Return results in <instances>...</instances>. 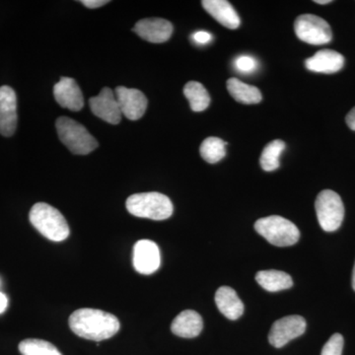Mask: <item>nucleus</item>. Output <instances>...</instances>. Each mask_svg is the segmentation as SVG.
Masks as SVG:
<instances>
[{"label":"nucleus","mask_w":355,"mask_h":355,"mask_svg":"<svg viewBox=\"0 0 355 355\" xmlns=\"http://www.w3.org/2000/svg\"><path fill=\"white\" fill-rule=\"evenodd\" d=\"M69 327L76 335L89 340H108L120 331V321L111 313L83 308L72 313Z\"/></svg>","instance_id":"obj_1"},{"label":"nucleus","mask_w":355,"mask_h":355,"mask_svg":"<svg viewBox=\"0 0 355 355\" xmlns=\"http://www.w3.org/2000/svg\"><path fill=\"white\" fill-rule=\"evenodd\" d=\"M30 222L46 239L62 242L69 236V227L64 216L48 203L38 202L32 207Z\"/></svg>","instance_id":"obj_2"},{"label":"nucleus","mask_w":355,"mask_h":355,"mask_svg":"<svg viewBox=\"0 0 355 355\" xmlns=\"http://www.w3.org/2000/svg\"><path fill=\"white\" fill-rule=\"evenodd\" d=\"M125 205L128 211L133 216L153 220H165L174 211L171 200L167 196L155 191L130 196Z\"/></svg>","instance_id":"obj_3"},{"label":"nucleus","mask_w":355,"mask_h":355,"mask_svg":"<svg viewBox=\"0 0 355 355\" xmlns=\"http://www.w3.org/2000/svg\"><path fill=\"white\" fill-rule=\"evenodd\" d=\"M58 137L72 153L87 155L98 147L97 140L81 123L67 116H60L55 123Z\"/></svg>","instance_id":"obj_4"},{"label":"nucleus","mask_w":355,"mask_h":355,"mask_svg":"<svg viewBox=\"0 0 355 355\" xmlns=\"http://www.w3.org/2000/svg\"><path fill=\"white\" fill-rule=\"evenodd\" d=\"M254 229L266 241L277 247H288L296 244L300 231L295 224L279 216L263 217L254 223Z\"/></svg>","instance_id":"obj_5"},{"label":"nucleus","mask_w":355,"mask_h":355,"mask_svg":"<svg viewBox=\"0 0 355 355\" xmlns=\"http://www.w3.org/2000/svg\"><path fill=\"white\" fill-rule=\"evenodd\" d=\"M320 226L326 232H334L340 227L345 217L342 198L336 191H322L315 202Z\"/></svg>","instance_id":"obj_6"},{"label":"nucleus","mask_w":355,"mask_h":355,"mask_svg":"<svg viewBox=\"0 0 355 355\" xmlns=\"http://www.w3.org/2000/svg\"><path fill=\"white\" fill-rule=\"evenodd\" d=\"M296 36L304 43L321 46L333 40L331 26L323 18L313 14H303L294 23Z\"/></svg>","instance_id":"obj_7"},{"label":"nucleus","mask_w":355,"mask_h":355,"mask_svg":"<svg viewBox=\"0 0 355 355\" xmlns=\"http://www.w3.org/2000/svg\"><path fill=\"white\" fill-rule=\"evenodd\" d=\"M306 321L304 318L293 315L277 320L273 323L268 335V342L272 347L280 349L291 340L305 333Z\"/></svg>","instance_id":"obj_8"},{"label":"nucleus","mask_w":355,"mask_h":355,"mask_svg":"<svg viewBox=\"0 0 355 355\" xmlns=\"http://www.w3.org/2000/svg\"><path fill=\"white\" fill-rule=\"evenodd\" d=\"M121 114L130 121H137L144 116L147 109V98L141 91L119 86L114 91Z\"/></svg>","instance_id":"obj_9"},{"label":"nucleus","mask_w":355,"mask_h":355,"mask_svg":"<svg viewBox=\"0 0 355 355\" xmlns=\"http://www.w3.org/2000/svg\"><path fill=\"white\" fill-rule=\"evenodd\" d=\"M132 263L141 275H153L160 268V251L155 242L139 240L133 247Z\"/></svg>","instance_id":"obj_10"},{"label":"nucleus","mask_w":355,"mask_h":355,"mask_svg":"<svg viewBox=\"0 0 355 355\" xmlns=\"http://www.w3.org/2000/svg\"><path fill=\"white\" fill-rule=\"evenodd\" d=\"M89 105L92 113L98 118L111 125L120 123L123 114L112 89L103 88L99 95L89 100Z\"/></svg>","instance_id":"obj_11"},{"label":"nucleus","mask_w":355,"mask_h":355,"mask_svg":"<svg viewBox=\"0 0 355 355\" xmlns=\"http://www.w3.org/2000/svg\"><path fill=\"white\" fill-rule=\"evenodd\" d=\"M17 128V97L9 86L0 87V135L11 137Z\"/></svg>","instance_id":"obj_12"},{"label":"nucleus","mask_w":355,"mask_h":355,"mask_svg":"<svg viewBox=\"0 0 355 355\" xmlns=\"http://www.w3.org/2000/svg\"><path fill=\"white\" fill-rule=\"evenodd\" d=\"M173 25L162 18H147L139 20L133 28L140 38L154 44L165 43L171 38Z\"/></svg>","instance_id":"obj_13"},{"label":"nucleus","mask_w":355,"mask_h":355,"mask_svg":"<svg viewBox=\"0 0 355 355\" xmlns=\"http://www.w3.org/2000/svg\"><path fill=\"white\" fill-rule=\"evenodd\" d=\"M55 101L62 108L78 112L83 108L84 98L81 89L74 79L62 77L53 87Z\"/></svg>","instance_id":"obj_14"},{"label":"nucleus","mask_w":355,"mask_h":355,"mask_svg":"<svg viewBox=\"0 0 355 355\" xmlns=\"http://www.w3.org/2000/svg\"><path fill=\"white\" fill-rule=\"evenodd\" d=\"M345 64V58L338 51L322 50L305 62L306 69L318 73L331 74L340 71Z\"/></svg>","instance_id":"obj_15"},{"label":"nucleus","mask_w":355,"mask_h":355,"mask_svg":"<svg viewBox=\"0 0 355 355\" xmlns=\"http://www.w3.org/2000/svg\"><path fill=\"white\" fill-rule=\"evenodd\" d=\"M202 7L217 22L228 29H237L241 24L239 15L226 0H203Z\"/></svg>","instance_id":"obj_16"},{"label":"nucleus","mask_w":355,"mask_h":355,"mask_svg":"<svg viewBox=\"0 0 355 355\" xmlns=\"http://www.w3.org/2000/svg\"><path fill=\"white\" fill-rule=\"evenodd\" d=\"M202 316L193 310H186L180 313L171 324L172 333L184 338H196L202 333Z\"/></svg>","instance_id":"obj_17"},{"label":"nucleus","mask_w":355,"mask_h":355,"mask_svg":"<svg viewBox=\"0 0 355 355\" xmlns=\"http://www.w3.org/2000/svg\"><path fill=\"white\" fill-rule=\"evenodd\" d=\"M217 308L227 319H239L244 313V304L241 299L238 297L234 289L228 286H222L217 289L216 293Z\"/></svg>","instance_id":"obj_18"},{"label":"nucleus","mask_w":355,"mask_h":355,"mask_svg":"<svg viewBox=\"0 0 355 355\" xmlns=\"http://www.w3.org/2000/svg\"><path fill=\"white\" fill-rule=\"evenodd\" d=\"M256 280L263 289L270 292L286 291L293 286L291 275L280 270H261L257 273Z\"/></svg>","instance_id":"obj_19"},{"label":"nucleus","mask_w":355,"mask_h":355,"mask_svg":"<svg viewBox=\"0 0 355 355\" xmlns=\"http://www.w3.org/2000/svg\"><path fill=\"white\" fill-rule=\"evenodd\" d=\"M229 94L234 98L235 101L242 104H258L263 99L260 89L242 83L238 78H230L227 80Z\"/></svg>","instance_id":"obj_20"},{"label":"nucleus","mask_w":355,"mask_h":355,"mask_svg":"<svg viewBox=\"0 0 355 355\" xmlns=\"http://www.w3.org/2000/svg\"><path fill=\"white\" fill-rule=\"evenodd\" d=\"M184 94L190 102L193 112H202L209 108L210 96L202 83L190 81L184 85Z\"/></svg>","instance_id":"obj_21"},{"label":"nucleus","mask_w":355,"mask_h":355,"mask_svg":"<svg viewBox=\"0 0 355 355\" xmlns=\"http://www.w3.org/2000/svg\"><path fill=\"white\" fill-rule=\"evenodd\" d=\"M226 146H227V142L223 141L219 137H207L203 140L202 146H200V155L203 160L210 164H214L225 157Z\"/></svg>","instance_id":"obj_22"},{"label":"nucleus","mask_w":355,"mask_h":355,"mask_svg":"<svg viewBox=\"0 0 355 355\" xmlns=\"http://www.w3.org/2000/svg\"><path fill=\"white\" fill-rule=\"evenodd\" d=\"M286 149V144L282 140L275 139L268 144L261 153L260 163L266 172L275 171L279 168V157Z\"/></svg>","instance_id":"obj_23"},{"label":"nucleus","mask_w":355,"mask_h":355,"mask_svg":"<svg viewBox=\"0 0 355 355\" xmlns=\"http://www.w3.org/2000/svg\"><path fill=\"white\" fill-rule=\"evenodd\" d=\"M19 352L22 355H62L55 345L38 338H28L21 342Z\"/></svg>","instance_id":"obj_24"},{"label":"nucleus","mask_w":355,"mask_h":355,"mask_svg":"<svg viewBox=\"0 0 355 355\" xmlns=\"http://www.w3.org/2000/svg\"><path fill=\"white\" fill-rule=\"evenodd\" d=\"M343 343V336L340 334H335L324 345L321 355H342Z\"/></svg>","instance_id":"obj_25"},{"label":"nucleus","mask_w":355,"mask_h":355,"mask_svg":"<svg viewBox=\"0 0 355 355\" xmlns=\"http://www.w3.org/2000/svg\"><path fill=\"white\" fill-rule=\"evenodd\" d=\"M235 67L238 71L242 72V73H252L258 69V62L249 55H241V57L236 58Z\"/></svg>","instance_id":"obj_26"},{"label":"nucleus","mask_w":355,"mask_h":355,"mask_svg":"<svg viewBox=\"0 0 355 355\" xmlns=\"http://www.w3.org/2000/svg\"><path fill=\"white\" fill-rule=\"evenodd\" d=\"M193 39L197 44H207L212 41V36L209 32L198 31L193 35Z\"/></svg>","instance_id":"obj_27"},{"label":"nucleus","mask_w":355,"mask_h":355,"mask_svg":"<svg viewBox=\"0 0 355 355\" xmlns=\"http://www.w3.org/2000/svg\"><path fill=\"white\" fill-rule=\"evenodd\" d=\"M80 2L84 6L91 9L99 8V7L104 6L105 4L109 3L108 0H83V1Z\"/></svg>","instance_id":"obj_28"},{"label":"nucleus","mask_w":355,"mask_h":355,"mask_svg":"<svg viewBox=\"0 0 355 355\" xmlns=\"http://www.w3.org/2000/svg\"><path fill=\"white\" fill-rule=\"evenodd\" d=\"M345 121H347V127L355 132V107L347 114Z\"/></svg>","instance_id":"obj_29"},{"label":"nucleus","mask_w":355,"mask_h":355,"mask_svg":"<svg viewBox=\"0 0 355 355\" xmlns=\"http://www.w3.org/2000/svg\"><path fill=\"white\" fill-rule=\"evenodd\" d=\"M7 305H8V299H7V296L6 294L0 292V314L6 310Z\"/></svg>","instance_id":"obj_30"},{"label":"nucleus","mask_w":355,"mask_h":355,"mask_svg":"<svg viewBox=\"0 0 355 355\" xmlns=\"http://www.w3.org/2000/svg\"><path fill=\"white\" fill-rule=\"evenodd\" d=\"M315 3L321 4V6H324V4L331 3V0H315Z\"/></svg>","instance_id":"obj_31"},{"label":"nucleus","mask_w":355,"mask_h":355,"mask_svg":"<svg viewBox=\"0 0 355 355\" xmlns=\"http://www.w3.org/2000/svg\"><path fill=\"white\" fill-rule=\"evenodd\" d=\"M352 287H354V291H355V263L354 268V272H352Z\"/></svg>","instance_id":"obj_32"}]
</instances>
